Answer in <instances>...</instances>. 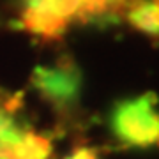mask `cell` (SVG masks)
<instances>
[{"mask_svg":"<svg viewBox=\"0 0 159 159\" xmlns=\"http://www.w3.org/2000/svg\"><path fill=\"white\" fill-rule=\"evenodd\" d=\"M157 97L145 94L127 99L115 106L111 113V131L125 147L159 145V111Z\"/></svg>","mask_w":159,"mask_h":159,"instance_id":"obj_1","label":"cell"},{"mask_svg":"<svg viewBox=\"0 0 159 159\" xmlns=\"http://www.w3.org/2000/svg\"><path fill=\"white\" fill-rule=\"evenodd\" d=\"M30 83L55 111L67 113L80 99L81 73L73 58L62 57L53 66H37L30 76Z\"/></svg>","mask_w":159,"mask_h":159,"instance_id":"obj_2","label":"cell"},{"mask_svg":"<svg viewBox=\"0 0 159 159\" xmlns=\"http://www.w3.org/2000/svg\"><path fill=\"white\" fill-rule=\"evenodd\" d=\"M20 27L43 41H58L66 34L69 21L62 18L48 0H20Z\"/></svg>","mask_w":159,"mask_h":159,"instance_id":"obj_3","label":"cell"},{"mask_svg":"<svg viewBox=\"0 0 159 159\" xmlns=\"http://www.w3.org/2000/svg\"><path fill=\"white\" fill-rule=\"evenodd\" d=\"M125 16L131 27L152 37H159V0L129 2Z\"/></svg>","mask_w":159,"mask_h":159,"instance_id":"obj_4","label":"cell"},{"mask_svg":"<svg viewBox=\"0 0 159 159\" xmlns=\"http://www.w3.org/2000/svg\"><path fill=\"white\" fill-rule=\"evenodd\" d=\"M20 104L21 99H18L16 96H0V142L18 145L27 133V129L16 119Z\"/></svg>","mask_w":159,"mask_h":159,"instance_id":"obj_5","label":"cell"},{"mask_svg":"<svg viewBox=\"0 0 159 159\" xmlns=\"http://www.w3.org/2000/svg\"><path fill=\"white\" fill-rule=\"evenodd\" d=\"M48 4L62 18H66L67 21H71L74 18L80 20V14H81V9H83L85 0H48Z\"/></svg>","mask_w":159,"mask_h":159,"instance_id":"obj_6","label":"cell"},{"mask_svg":"<svg viewBox=\"0 0 159 159\" xmlns=\"http://www.w3.org/2000/svg\"><path fill=\"white\" fill-rule=\"evenodd\" d=\"M66 159H101V154H99V148H96V147L76 145V147L66 156Z\"/></svg>","mask_w":159,"mask_h":159,"instance_id":"obj_7","label":"cell"},{"mask_svg":"<svg viewBox=\"0 0 159 159\" xmlns=\"http://www.w3.org/2000/svg\"><path fill=\"white\" fill-rule=\"evenodd\" d=\"M0 159H18L16 147L9 145V143L0 142Z\"/></svg>","mask_w":159,"mask_h":159,"instance_id":"obj_8","label":"cell"}]
</instances>
